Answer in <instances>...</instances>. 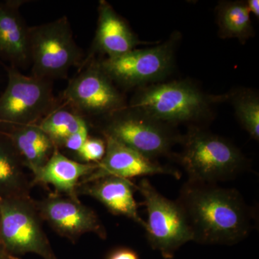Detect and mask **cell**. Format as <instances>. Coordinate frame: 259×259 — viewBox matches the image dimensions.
I'll return each mask as SVG.
<instances>
[{
    "label": "cell",
    "mask_w": 259,
    "mask_h": 259,
    "mask_svg": "<svg viewBox=\"0 0 259 259\" xmlns=\"http://www.w3.org/2000/svg\"><path fill=\"white\" fill-rule=\"evenodd\" d=\"M177 202L197 243L234 245L251 231V210L233 189L188 182L182 187Z\"/></svg>",
    "instance_id": "6da1fadb"
},
{
    "label": "cell",
    "mask_w": 259,
    "mask_h": 259,
    "mask_svg": "<svg viewBox=\"0 0 259 259\" xmlns=\"http://www.w3.org/2000/svg\"><path fill=\"white\" fill-rule=\"evenodd\" d=\"M181 141L180 160L188 182L214 185L233 179L246 166L245 156L236 146L207 131L192 127Z\"/></svg>",
    "instance_id": "7a4b0ae2"
},
{
    "label": "cell",
    "mask_w": 259,
    "mask_h": 259,
    "mask_svg": "<svg viewBox=\"0 0 259 259\" xmlns=\"http://www.w3.org/2000/svg\"><path fill=\"white\" fill-rule=\"evenodd\" d=\"M212 101L192 83L175 81L145 87L129 108L170 126L202 118Z\"/></svg>",
    "instance_id": "3957f363"
},
{
    "label": "cell",
    "mask_w": 259,
    "mask_h": 259,
    "mask_svg": "<svg viewBox=\"0 0 259 259\" xmlns=\"http://www.w3.org/2000/svg\"><path fill=\"white\" fill-rule=\"evenodd\" d=\"M29 44L35 77L49 81L65 78L71 68L82 64V51L66 17L29 28Z\"/></svg>",
    "instance_id": "277c9868"
},
{
    "label": "cell",
    "mask_w": 259,
    "mask_h": 259,
    "mask_svg": "<svg viewBox=\"0 0 259 259\" xmlns=\"http://www.w3.org/2000/svg\"><path fill=\"white\" fill-rule=\"evenodd\" d=\"M3 65L8 82L0 97V125H35L57 108L51 81L25 76L16 67Z\"/></svg>",
    "instance_id": "5b68a950"
},
{
    "label": "cell",
    "mask_w": 259,
    "mask_h": 259,
    "mask_svg": "<svg viewBox=\"0 0 259 259\" xmlns=\"http://www.w3.org/2000/svg\"><path fill=\"white\" fill-rule=\"evenodd\" d=\"M144 197L148 214L146 236L153 249L165 259H172L182 245L193 241V236L182 206L177 201L163 197L144 178L136 185Z\"/></svg>",
    "instance_id": "8992f818"
},
{
    "label": "cell",
    "mask_w": 259,
    "mask_h": 259,
    "mask_svg": "<svg viewBox=\"0 0 259 259\" xmlns=\"http://www.w3.org/2000/svg\"><path fill=\"white\" fill-rule=\"evenodd\" d=\"M0 216L7 253L16 257L33 253L44 259H57L31 197L0 199Z\"/></svg>",
    "instance_id": "52a82bcc"
},
{
    "label": "cell",
    "mask_w": 259,
    "mask_h": 259,
    "mask_svg": "<svg viewBox=\"0 0 259 259\" xmlns=\"http://www.w3.org/2000/svg\"><path fill=\"white\" fill-rule=\"evenodd\" d=\"M180 36L175 33L166 42L150 48L134 49L123 55L98 62L113 82L125 88L156 82L169 74L175 61V47Z\"/></svg>",
    "instance_id": "ba28073f"
},
{
    "label": "cell",
    "mask_w": 259,
    "mask_h": 259,
    "mask_svg": "<svg viewBox=\"0 0 259 259\" xmlns=\"http://www.w3.org/2000/svg\"><path fill=\"white\" fill-rule=\"evenodd\" d=\"M102 134L151 160L169 154L182 140L170 126L127 107L110 115Z\"/></svg>",
    "instance_id": "9c48e42d"
},
{
    "label": "cell",
    "mask_w": 259,
    "mask_h": 259,
    "mask_svg": "<svg viewBox=\"0 0 259 259\" xmlns=\"http://www.w3.org/2000/svg\"><path fill=\"white\" fill-rule=\"evenodd\" d=\"M63 97L81 116H110L126 107L123 97L98 62L92 63L71 79Z\"/></svg>",
    "instance_id": "30bf717a"
},
{
    "label": "cell",
    "mask_w": 259,
    "mask_h": 259,
    "mask_svg": "<svg viewBox=\"0 0 259 259\" xmlns=\"http://www.w3.org/2000/svg\"><path fill=\"white\" fill-rule=\"evenodd\" d=\"M34 202L42 221L71 243H76L81 236L89 233L106 239V228L97 213L79 199L52 193L40 200L34 199Z\"/></svg>",
    "instance_id": "8fae6325"
},
{
    "label": "cell",
    "mask_w": 259,
    "mask_h": 259,
    "mask_svg": "<svg viewBox=\"0 0 259 259\" xmlns=\"http://www.w3.org/2000/svg\"><path fill=\"white\" fill-rule=\"evenodd\" d=\"M104 136L106 143L105 156L100 163H97L96 169L81 180L79 185L90 183L109 176L130 180L136 177L167 175L176 179L180 178V174L177 170L158 164L111 136L107 135H104Z\"/></svg>",
    "instance_id": "7c38bea8"
},
{
    "label": "cell",
    "mask_w": 259,
    "mask_h": 259,
    "mask_svg": "<svg viewBox=\"0 0 259 259\" xmlns=\"http://www.w3.org/2000/svg\"><path fill=\"white\" fill-rule=\"evenodd\" d=\"M136 187V185L127 179L109 176L79 185L77 194L93 197L114 215L129 218L146 230V222L140 217L134 197Z\"/></svg>",
    "instance_id": "4fadbf2b"
},
{
    "label": "cell",
    "mask_w": 259,
    "mask_h": 259,
    "mask_svg": "<svg viewBox=\"0 0 259 259\" xmlns=\"http://www.w3.org/2000/svg\"><path fill=\"white\" fill-rule=\"evenodd\" d=\"M97 167V163L70 159L56 148L47 163L32 175V186L51 185L55 188V193L79 200V182L91 175Z\"/></svg>",
    "instance_id": "5bb4252c"
},
{
    "label": "cell",
    "mask_w": 259,
    "mask_h": 259,
    "mask_svg": "<svg viewBox=\"0 0 259 259\" xmlns=\"http://www.w3.org/2000/svg\"><path fill=\"white\" fill-rule=\"evenodd\" d=\"M143 42L111 5L104 0L100 2L93 44L95 50L106 54L107 58L117 57L134 50Z\"/></svg>",
    "instance_id": "9a60e30c"
},
{
    "label": "cell",
    "mask_w": 259,
    "mask_h": 259,
    "mask_svg": "<svg viewBox=\"0 0 259 259\" xmlns=\"http://www.w3.org/2000/svg\"><path fill=\"white\" fill-rule=\"evenodd\" d=\"M20 1L0 3V58L15 66L30 62L29 28L19 12Z\"/></svg>",
    "instance_id": "2e32d148"
},
{
    "label": "cell",
    "mask_w": 259,
    "mask_h": 259,
    "mask_svg": "<svg viewBox=\"0 0 259 259\" xmlns=\"http://www.w3.org/2000/svg\"><path fill=\"white\" fill-rule=\"evenodd\" d=\"M11 141L32 175L49 161L56 149L54 143L39 126H10L0 128Z\"/></svg>",
    "instance_id": "e0dca14e"
},
{
    "label": "cell",
    "mask_w": 259,
    "mask_h": 259,
    "mask_svg": "<svg viewBox=\"0 0 259 259\" xmlns=\"http://www.w3.org/2000/svg\"><path fill=\"white\" fill-rule=\"evenodd\" d=\"M23 160L0 131V199L30 197L32 186Z\"/></svg>",
    "instance_id": "ac0fdd59"
},
{
    "label": "cell",
    "mask_w": 259,
    "mask_h": 259,
    "mask_svg": "<svg viewBox=\"0 0 259 259\" xmlns=\"http://www.w3.org/2000/svg\"><path fill=\"white\" fill-rule=\"evenodd\" d=\"M250 15L244 2H221L217 8V22L221 37L237 38L241 42L246 41L253 34Z\"/></svg>",
    "instance_id": "d6986e66"
},
{
    "label": "cell",
    "mask_w": 259,
    "mask_h": 259,
    "mask_svg": "<svg viewBox=\"0 0 259 259\" xmlns=\"http://www.w3.org/2000/svg\"><path fill=\"white\" fill-rule=\"evenodd\" d=\"M37 125L50 138L56 148L59 149L65 140L88 123L82 116L76 112L56 108Z\"/></svg>",
    "instance_id": "ffe728a7"
},
{
    "label": "cell",
    "mask_w": 259,
    "mask_h": 259,
    "mask_svg": "<svg viewBox=\"0 0 259 259\" xmlns=\"http://www.w3.org/2000/svg\"><path fill=\"white\" fill-rule=\"evenodd\" d=\"M237 117L252 139H259V99L250 90L235 94L232 98Z\"/></svg>",
    "instance_id": "44dd1931"
},
{
    "label": "cell",
    "mask_w": 259,
    "mask_h": 259,
    "mask_svg": "<svg viewBox=\"0 0 259 259\" xmlns=\"http://www.w3.org/2000/svg\"><path fill=\"white\" fill-rule=\"evenodd\" d=\"M105 151L106 143L105 139L89 136L76 154L81 163H98L103 159Z\"/></svg>",
    "instance_id": "7402d4cb"
},
{
    "label": "cell",
    "mask_w": 259,
    "mask_h": 259,
    "mask_svg": "<svg viewBox=\"0 0 259 259\" xmlns=\"http://www.w3.org/2000/svg\"><path fill=\"white\" fill-rule=\"evenodd\" d=\"M89 136L90 135H89V126L88 125L80 129L75 134L69 136L67 139L65 140L61 148H65L73 152L77 153L83 146V143L88 139Z\"/></svg>",
    "instance_id": "603a6c76"
},
{
    "label": "cell",
    "mask_w": 259,
    "mask_h": 259,
    "mask_svg": "<svg viewBox=\"0 0 259 259\" xmlns=\"http://www.w3.org/2000/svg\"><path fill=\"white\" fill-rule=\"evenodd\" d=\"M107 259H140L135 250L128 248H118L112 250Z\"/></svg>",
    "instance_id": "cb8c5ba5"
},
{
    "label": "cell",
    "mask_w": 259,
    "mask_h": 259,
    "mask_svg": "<svg viewBox=\"0 0 259 259\" xmlns=\"http://www.w3.org/2000/svg\"><path fill=\"white\" fill-rule=\"evenodd\" d=\"M247 8L250 13H253L255 16H259V1L258 0H248L246 2Z\"/></svg>",
    "instance_id": "d4e9b609"
},
{
    "label": "cell",
    "mask_w": 259,
    "mask_h": 259,
    "mask_svg": "<svg viewBox=\"0 0 259 259\" xmlns=\"http://www.w3.org/2000/svg\"><path fill=\"white\" fill-rule=\"evenodd\" d=\"M6 253L5 252L4 245H3V239H2V234H1V216H0V254H3V253Z\"/></svg>",
    "instance_id": "484cf974"
},
{
    "label": "cell",
    "mask_w": 259,
    "mask_h": 259,
    "mask_svg": "<svg viewBox=\"0 0 259 259\" xmlns=\"http://www.w3.org/2000/svg\"><path fill=\"white\" fill-rule=\"evenodd\" d=\"M0 259H21L20 257L14 256V255H12L8 254V253H4L3 254H0Z\"/></svg>",
    "instance_id": "4316f807"
}]
</instances>
